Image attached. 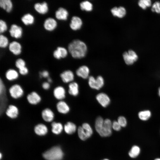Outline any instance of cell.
Segmentation results:
<instances>
[{
    "instance_id": "1",
    "label": "cell",
    "mask_w": 160,
    "mask_h": 160,
    "mask_svg": "<svg viewBox=\"0 0 160 160\" xmlns=\"http://www.w3.org/2000/svg\"><path fill=\"white\" fill-rule=\"evenodd\" d=\"M68 47L72 56L76 58H80L84 57L87 50L86 44L79 39L73 40L69 44Z\"/></svg>"
},
{
    "instance_id": "2",
    "label": "cell",
    "mask_w": 160,
    "mask_h": 160,
    "mask_svg": "<svg viewBox=\"0 0 160 160\" xmlns=\"http://www.w3.org/2000/svg\"><path fill=\"white\" fill-rule=\"evenodd\" d=\"M43 156L46 160H61L63 157V153L60 147L56 146L45 152Z\"/></svg>"
},
{
    "instance_id": "3",
    "label": "cell",
    "mask_w": 160,
    "mask_h": 160,
    "mask_svg": "<svg viewBox=\"0 0 160 160\" xmlns=\"http://www.w3.org/2000/svg\"><path fill=\"white\" fill-rule=\"evenodd\" d=\"M8 92L10 97L15 100L22 98L25 93L23 87L18 83L13 84L10 86L8 89Z\"/></svg>"
},
{
    "instance_id": "4",
    "label": "cell",
    "mask_w": 160,
    "mask_h": 160,
    "mask_svg": "<svg viewBox=\"0 0 160 160\" xmlns=\"http://www.w3.org/2000/svg\"><path fill=\"white\" fill-rule=\"evenodd\" d=\"M123 57L125 63L127 65H133L138 59L137 55L132 49L124 52Z\"/></svg>"
},
{
    "instance_id": "5",
    "label": "cell",
    "mask_w": 160,
    "mask_h": 160,
    "mask_svg": "<svg viewBox=\"0 0 160 160\" xmlns=\"http://www.w3.org/2000/svg\"><path fill=\"white\" fill-rule=\"evenodd\" d=\"M26 99L29 104L32 105H36L41 102L42 97L37 92L33 91L27 95Z\"/></svg>"
},
{
    "instance_id": "6",
    "label": "cell",
    "mask_w": 160,
    "mask_h": 160,
    "mask_svg": "<svg viewBox=\"0 0 160 160\" xmlns=\"http://www.w3.org/2000/svg\"><path fill=\"white\" fill-rule=\"evenodd\" d=\"M6 115L10 118H16L19 114V109L16 105L13 104L9 105L5 110Z\"/></svg>"
},
{
    "instance_id": "7",
    "label": "cell",
    "mask_w": 160,
    "mask_h": 160,
    "mask_svg": "<svg viewBox=\"0 0 160 160\" xmlns=\"http://www.w3.org/2000/svg\"><path fill=\"white\" fill-rule=\"evenodd\" d=\"M112 123L111 120L108 119H105L100 135L104 137L110 136L112 133Z\"/></svg>"
},
{
    "instance_id": "8",
    "label": "cell",
    "mask_w": 160,
    "mask_h": 160,
    "mask_svg": "<svg viewBox=\"0 0 160 160\" xmlns=\"http://www.w3.org/2000/svg\"><path fill=\"white\" fill-rule=\"evenodd\" d=\"M52 95L58 101L63 100L66 96L65 89L62 86H57L53 90Z\"/></svg>"
},
{
    "instance_id": "9",
    "label": "cell",
    "mask_w": 160,
    "mask_h": 160,
    "mask_svg": "<svg viewBox=\"0 0 160 160\" xmlns=\"http://www.w3.org/2000/svg\"><path fill=\"white\" fill-rule=\"evenodd\" d=\"M41 115L43 120L48 122H52L55 116V114L53 110L48 107L44 108L42 110Z\"/></svg>"
},
{
    "instance_id": "10",
    "label": "cell",
    "mask_w": 160,
    "mask_h": 160,
    "mask_svg": "<svg viewBox=\"0 0 160 160\" xmlns=\"http://www.w3.org/2000/svg\"><path fill=\"white\" fill-rule=\"evenodd\" d=\"M55 108L59 113L63 114H67L70 110L69 106L63 100L58 101L56 104Z\"/></svg>"
},
{
    "instance_id": "11",
    "label": "cell",
    "mask_w": 160,
    "mask_h": 160,
    "mask_svg": "<svg viewBox=\"0 0 160 160\" xmlns=\"http://www.w3.org/2000/svg\"><path fill=\"white\" fill-rule=\"evenodd\" d=\"M96 98L99 103L103 107H107L110 103L111 100L109 97L104 93L98 94Z\"/></svg>"
},
{
    "instance_id": "12",
    "label": "cell",
    "mask_w": 160,
    "mask_h": 160,
    "mask_svg": "<svg viewBox=\"0 0 160 160\" xmlns=\"http://www.w3.org/2000/svg\"><path fill=\"white\" fill-rule=\"evenodd\" d=\"M20 75L18 71L13 68L8 69L5 73L6 79L9 81H13L17 80Z\"/></svg>"
},
{
    "instance_id": "13",
    "label": "cell",
    "mask_w": 160,
    "mask_h": 160,
    "mask_svg": "<svg viewBox=\"0 0 160 160\" xmlns=\"http://www.w3.org/2000/svg\"><path fill=\"white\" fill-rule=\"evenodd\" d=\"M11 36L16 39L20 38L22 34V28L15 24H13L10 26L9 30Z\"/></svg>"
},
{
    "instance_id": "14",
    "label": "cell",
    "mask_w": 160,
    "mask_h": 160,
    "mask_svg": "<svg viewBox=\"0 0 160 160\" xmlns=\"http://www.w3.org/2000/svg\"><path fill=\"white\" fill-rule=\"evenodd\" d=\"M63 82L65 83H70L74 79V75L72 71L70 70L64 71L60 75Z\"/></svg>"
},
{
    "instance_id": "15",
    "label": "cell",
    "mask_w": 160,
    "mask_h": 160,
    "mask_svg": "<svg viewBox=\"0 0 160 160\" xmlns=\"http://www.w3.org/2000/svg\"><path fill=\"white\" fill-rule=\"evenodd\" d=\"M57 23L53 18L48 17L44 21V27L45 29L49 31L54 30L57 27Z\"/></svg>"
},
{
    "instance_id": "16",
    "label": "cell",
    "mask_w": 160,
    "mask_h": 160,
    "mask_svg": "<svg viewBox=\"0 0 160 160\" xmlns=\"http://www.w3.org/2000/svg\"><path fill=\"white\" fill-rule=\"evenodd\" d=\"M9 50L14 55H19L21 52L22 47L20 44L17 41H13L9 45Z\"/></svg>"
},
{
    "instance_id": "17",
    "label": "cell",
    "mask_w": 160,
    "mask_h": 160,
    "mask_svg": "<svg viewBox=\"0 0 160 160\" xmlns=\"http://www.w3.org/2000/svg\"><path fill=\"white\" fill-rule=\"evenodd\" d=\"M34 7L37 12L41 14L46 13L49 9L48 4L45 1H44L41 3H35L34 5Z\"/></svg>"
},
{
    "instance_id": "18",
    "label": "cell",
    "mask_w": 160,
    "mask_h": 160,
    "mask_svg": "<svg viewBox=\"0 0 160 160\" xmlns=\"http://www.w3.org/2000/svg\"><path fill=\"white\" fill-rule=\"evenodd\" d=\"M113 15L119 18H121L125 16L126 14V10L123 7H114L111 9Z\"/></svg>"
},
{
    "instance_id": "19",
    "label": "cell",
    "mask_w": 160,
    "mask_h": 160,
    "mask_svg": "<svg viewBox=\"0 0 160 160\" xmlns=\"http://www.w3.org/2000/svg\"><path fill=\"white\" fill-rule=\"evenodd\" d=\"M76 73L78 76L84 79H86L89 77V70L87 66L82 65L76 70Z\"/></svg>"
},
{
    "instance_id": "20",
    "label": "cell",
    "mask_w": 160,
    "mask_h": 160,
    "mask_svg": "<svg viewBox=\"0 0 160 160\" xmlns=\"http://www.w3.org/2000/svg\"><path fill=\"white\" fill-rule=\"evenodd\" d=\"M82 24V20L79 17L74 16L72 18L70 26L72 29L76 30L80 29Z\"/></svg>"
},
{
    "instance_id": "21",
    "label": "cell",
    "mask_w": 160,
    "mask_h": 160,
    "mask_svg": "<svg viewBox=\"0 0 160 160\" xmlns=\"http://www.w3.org/2000/svg\"><path fill=\"white\" fill-rule=\"evenodd\" d=\"M68 15L67 10L65 8L60 7L55 12V16L56 18L61 20H65Z\"/></svg>"
},
{
    "instance_id": "22",
    "label": "cell",
    "mask_w": 160,
    "mask_h": 160,
    "mask_svg": "<svg viewBox=\"0 0 160 160\" xmlns=\"http://www.w3.org/2000/svg\"><path fill=\"white\" fill-rule=\"evenodd\" d=\"M68 92L71 95L76 96L79 93V87L78 84L76 82H72L68 85Z\"/></svg>"
},
{
    "instance_id": "23",
    "label": "cell",
    "mask_w": 160,
    "mask_h": 160,
    "mask_svg": "<svg viewBox=\"0 0 160 160\" xmlns=\"http://www.w3.org/2000/svg\"><path fill=\"white\" fill-rule=\"evenodd\" d=\"M47 128L46 126L42 123L36 125L34 128L35 132L39 135H45L47 132Z\"/></svg>"
},
{
    "instance_id": "24",
    "label": "cell",
    "mask_w": 160,
    "mask_h": 160,
    "mask_svg": "<svg viewBox=\"0 0 160 160\" xmlns=\"http://www.w3.org/2000/svg\"><path fill=\"white\" fill-rule=\"evenodd\" d=\"M140 152L141 149L140 147L137 145H134L132 147L129 151L128 155L131 158L135 159L139 156Z\"/></svg>"
},
{
    "instance_id": "25",
    "label": "cell",
    "mask_w": 160,
    "mask_h": 160,
    "mask_svg": "<svg viewBox=\"0 0 160 160\" xmlns=\"http://www.w3.org/2000/svg\"><path fill=\"white\" fill-rule=\"evenodd\" d=\"M0 7L7 12H10L12 8L13 4L10 0H0Z\"/></svg>"
},
{
    "instance_id": "26",
    "label": "cell",
    "mask_w": 160,
    "mask_h": 160,
    "mask_svg": "<svg viewBox=\"0 0 160 160\" xmlns=\"http://www.w3.org/2000/svg\"><path fill=\"white\" fill-rule=\"evenodd\" d=\"M22 22L25 25L33 24L34 21L33 16L30 13H27L24 15L21 18Z\"/></svg>"
},
{
    "instance_id": "27",
    "label": "cell",
    "mask_w": 160,
    "mask_h": 160,
    "mask_svg": "<svg viewBox=\"0 0 160 160\" xmlns=\"http://www.w3.org/2000/svg\"><path fill=\"white\" fill-rule=\"evenodd\" d=\"M138 116L139 118L141 121H147L151 117V113L149 110L142 111L138 112Z\"/></svg>"
},
{
    "instance_id": "28",
    "label": "cell",
    "mask_w": 160,
    "mask_h": 160,
    "mask_svg": "<svg viewBox=\"0 0 160 160\" xmlns=\"http://www.w3.org/2000/svg\"><path fill=\"white\" fill-rule=\"evenodd\" d=\"M64 129L66 133L68 134H72L75 132L76 127L74 123L69 121L64 125Z\"/></svg>"
},
{
    "instance_id": "29",
    "label": "cell",
    "mask_w": 160,
    "mask_h": 160,
    "mask_svg": "<svg viewBox=\"0 0 160 160\" xmlns=\"http://www.w3.org/2000/svg\"><path fill=\"white\" fill-rule=\"evenodd\" d=\"M51 125L52 132L55 134H59L63 129V125L60 123L53 121Z\"/></svg>"
},
{
    "instance_id": "30",
    "label": "cell",
    "mask_w": 160,
    "mask_h": 160,
    "mask_svg": "<svg viewBox=\"0 0 160 160\" xmlns=\"http://www.w3.org/2000/svg\"><path fill=\"white\" fill-rule=\"evenodd\" d=\"M104 122V120L101 116H98L96 119L95 127L96 131L99 134L101 130Z\"/></svg>"
},
{
    "instance_id": "31",
    "label": "cell",
    "mask_w": 160,
    "mask_h": 160,
    "mask_svg": "<svg viewBox=\"0 0 160 160\" xmlns=\"http://www.w3.org/2000/svg\"><path fill=\"white\" fill-rule=\"evenodd\" d=\"M80 5L81 9L82 10L89 11L92 9V4L88 1H84L81 2L80 3Z\"/></svg>"
},
{
    "instance_id": "32",
    "label": "cell",
    "mask_w": 160,
    "mask_h": 160,
    "mask_svg": "<svg viewBox=\"0 0 160 160\" xmlns=\"http://www.w3.org/2000/svg\"><path fill=\"white\" fill-rule=\"evenodd\" d=\"M138 6L142 9L145 10L152 5L150 0H140L138 2Z\"/></svg>"
},
{
    "instance_id": "33",
    "label": "cell",
    "mask_w": 160,
    "mask_h": 160,
    "mask_svg": "<svg viewBox=\"0 0 160 160\" xmlns=\"http://www.w3.org/2000/svg\"><path fill=\"white\" fill-rule=\"evenodd\" d=\"M88 84L89 86L92 89H99L97 86L96 79L93 76H90L88 78Z\"/></svg>"
},
{
    "instance_id": "34",
    "label": "cell",
    "mask_w": 160,
    "mask_h": 160,
    "mask_svg": "<svg viewBox=\"0 0 160 160\" xmlns=\"http://www.w3.org/2000/svg\"><path fill=\"white\" fill-rule=\"evenodd\" d=\"M82 127L85 131L88 138L90 137L93 133V130L89 124L84 123L82 124Z\"/></svg>"
},
{
    "instance_id": "35",
    "label": "cell",
    "mask_w": 160,
    "mask_h": 160,
    "mask_svg": "<svg viewBox=\"0 0 160 160\" xmlns=\"http://www.w3.org/2000/svg\"><path fill=\"white\" fill-rule=\"evenodd\" d=\"M78 133L79 137L82 140H85L88 138L85 131L82 126H80L78 128Z\"/></svg>"
},
{
    "instance_id": "36",
    "label": "cell",
    "mask_w": 160,
    "mask_h": 160,
    "mask_svg": "<svg viewBox=\"0 0 160 160\" xmlns=\"http://www.w3.org/2000/svg\"><path fill=\"white\" fill-rule=\"evenodd\" d=\"M8 40L7 37L2 34L0 35V47L1 48H5L8 45Z\"/></svg>"
},
{
    "instance_id": "37",
    "label": "cell",
    "mask_w": 160,
    "mask_h": 160,
    "mask_svg": "<svg viewBox=\"0 0 160 160\" xmlns=\"http://www.w3.org/2000/svg\"><path fill=\"white\" fill-rule=\"evenodd\" d=\"M15 65L16 67L18 69L26 66L25 61L23 59L19 58L15 61Z\"/></svg>"
},
{
    "instance_id": "38",
    "label": "cell",
    "mask_w": 160,
    "mask_h": 160,
    "mask_svg": "<svg viewBox=\"0 0 160 160\" xmlns=\"http://www.w3.org/2000/svg\"><path fill=\"white\" fill-rule=\"evenodd\" d=\"M151 10L153 12L160 14V2L159 1H156L152 4Z\"/></svg>"
},
{
    "instance_id": "39",
    "label": "cell",
    "mask_w": 160,
    "mask_h": 160,
    "mask_svg": "<svg viewBox=\"0 0 160 160\" xmlns=\"http://www.w3.org/2000/svg\"><path fill=\"white\" fill-rule=\"evenodd\" d=\"M117 121L121 127H125L127 124V121L125 117L123 116H119Z\"/></svg>"
},
{
    "instance_id": "40",
    "label": "cell",
    "mask_w": 160,
    "mask_h": 160,
    "mask_svg": "<svg viewBox=\"0 0 160 160\" xmlns=\"http://www.w3.org/2000/svg\"><path fill=\"white\" fill-rule=\"evenodd\" d=\"M57 49L59 51L61 58H64L66 57L68 54V52L66 49L64 47H58Z\"/></svg>"
},
{
    "instance_id": "41",
    "label": "cell",
    "mask_w": 160,
    "mask_h": 160,
    "mask_svg": "<svg viewBox=\"0 0 160 160\" xmlns=\"http://www.w3.org/2000/svg\"><path fill=\"white\" fill-rule=\"evenodd\" d=\"M97 86L99 89L102 88L104 85V81L103 78L99 76L96 79Z\"/></svg>"
},
{
    "instance_id": "42",
    "label": "cell",
    "mask_w": 160,
    "mask_h": 160,
    "mask_svg": "<svg viewBox=\"0 0 160 160\" xmlns=\"http://www.w3.org/2000/svg\"><path fill=\"white\" fill-rule=\"evenodd\" d=\"M7 28V24L5 21L2 20H0V33H2L5 31Z\"/></svg>"
},
{
    "instance_id": "43",
    "label": "cell",
    "mask_w": 160,
    "mask_h": 160,
    "mask_svg": "<svg viewBox=\"0 0 160 160\" xmlns=\"http://www.w3.org/2000/svg\"><path fill=\"white\" fill-rule=\"evenodd\" d=\"M18 71L20 75L25 76L28 74L29 71L28 68L26 66L18 69Z\"/></svg>"
},
{
    "instance_id": "44",
    "label": "cell",
    "mask_w": 160,
    "mask_h": 160,
    "mask_svg": "<svg viewBox=\"0 0 160 160\" xmlns=\"http://www.w3.org/2000/svg\"><path fill=\"white\" fill-rule=\"evenodd\" d=\"M39 76L41 78L47 79L50 77V73L48 71L44 70L39 72Z\"/></svg>"
},
{
    "instance_id": "45",
    "label": "cell",
    "mask_w": 160,
    "mask_h": 160,
    "mask_svg": "<svg viewBox=\"0 0 160 160\" xmlns=\"http://www.w3.org/2000/svg\"><path fill=\"white\" fill-rule=\"evenodd\" d=\"M121 127L117 121H114L112 123V128L116 131H119Z\"/></svg>"
},
{
    "instance_id": "46",
    "label": "cell",
    "mask_w": 160,
    "mask_h": 160,
    "mask_svg": "<svg viewBox=\"0 0 160 160\" xmlns=\"http://www.w3.org/2000/svg\"><path fill=\"white\" fill-rule=\"evenodd\" d=\"M41 87L44 90H48L51 88V84L47 81H45L42 83Z\"/></svg>"
},
{
    "instance_id": "47",
    "label": "cell",
    "mask_w": 160,
    "mask_h": 160,
    "mask_svg": "<svg viewBox=\"0 0 160 160\" xmlns=\"http://www.w3.org/2000/svg\"><path fill=\"white\" fill-rule=\"evenodd\" d=\"M53 56L57 59H60L61 58L59 52L57 49L53 52Z\"/></svg>"
},
{
    "instance_id": "48",
    "label": "cell",
    "mask_w": 160,
    "mask_h": 160,
    "mask_svg": "<svg viewBox=\"0 0 160 160\" xmlns=\"http://www.w3.org/2000/svg\"><path fill=\"white\" fill-rule=\"evenodd\" d=\"M47 81L48 82H49V83H50V84H51L52 82V81H53L52 79L50 77H49L47 79Z\"/></svg>"
},
{
    "instance_id": "49",
    "label": "cell",
    "mask_w": 160,
    "mask_h": 160,
    "mask_svg": "<svg viewBox=\"0 0 160 160\" xmlns=\"http://www.w3.org/2000/svg\"><path fill=\"white\" fill-rule=\"evenodd\" d=\"M158 94L159 96L160 97V87H159L158 89Z\"/></svg>"
},
{
    "instance_id": "50",
    "label": "cell",
    "mask_w": 160,
    "mask_h": 160,
    "mask_svg": "<svg viewBox=\"0 0 160 160\" xmlns=\"http://www.w3.org/2000/svg\"><path fill=\"white\" fill-rule=\"evenodd\" d=\"M154 160H160V158H155Z\"/></svg>"
},
{
    "instance_id": "51",
    "label": "cell",
    "mask_w": 160,
    "mask_h": 160,
    "mask_svg": "<svg viewBox=\"0 0 160 160\" xmlns=\"http://www.w3.org/2000/svg\"><path fill=\"white\" fill-rule=\"evenodd\" d=\"M103 160H109L108 159H103Z\"/></svg>"
},
{
    "instance_id": "52",
    "label": "cell",
    "mask_w": 160,
    "mask_h": 160,
    "mask_svg": "<svg viewBox=\"0 0 160 160\" xmlns=\"http://www.w3.org/2000/svg\"><path fill=\"white\" fill-rule=\"evenodd\" d=\"M1 154L0 153V158H1Z\"/></svg>"
},
{
    "instance_id": "53",
    "label": "cell",
    "mask_w": 160,
    "mask_h": 160,
    "mask_svg": "<svg viewBox=\"0 0 160 160\" xmlns=\"http://www.w3.org/2000/svg\"></svg>"
}]
</instances>
